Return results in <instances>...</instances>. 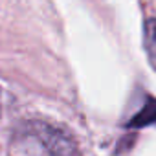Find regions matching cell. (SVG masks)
<instances>
[{"label":"cell","instance_id":"3","mask_svg":"<svg viewBox=\"0 0 156 156\" xmlns=\"http://www.w3.org/2000/svg\"><path fill=\"white\" fill-rule=\"evenodd\" d=\"M156 121V101H152L151 105H147L134 119V127H141V125H149Z\"/></svg>","mask_w":156,"mask_h":156},{"label":"cell","instance_id":"1","mask_svg":"<svg viewBox=\"0 0 156 156\" xmlns=\"http://www.w3.org/2000/svg\"><path fill=\"white\" fill-rule=\"evenodd\" d=\"M72 141L46 125H31L11 141L13 156H72Z\"/></svg>","mask_w":156,"mask_h":156},{"label":"cell","instance_id":"2","mask_svg":"<svg viewBox=\"0 0 156 156\" xmlns=\"http://www.w3.org/2000/svg\"><path fill=\"white\" fill-rule=\"evenodd\" d=\"M145 50H147L149 62L156 70V19L145 22Z\"/></svg>","mask_w":156,"mask_h":156}]
</instances>
